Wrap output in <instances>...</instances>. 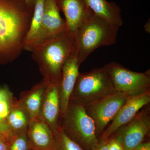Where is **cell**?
<instances>
[{
  "label": "cell",
  "instance_id": "28",
  "mask_svg": "<svg viewBox=\"0 0 150 150\" xmlns=\"http://www.w3.org/2000/svg\"><path fill=\"white\" fill-rule=\"evenodd\" d=\"M4 121L5 120H2L0 119V129H1L3 123L4 122Z\"/></svg>",
  "mask_w": 150,
  "mask_h": 150
},
{
  "label": "cell",
  "instance_id": "19",
  "mask_svg": "<svg viewBox=\"0 0 150 150\" xmlns=\"http://www.w3.org/2000/svg\"><path fill=\"white\" fill-rule=\"evenodd\" d=\"M55 150H84L65 134L60 127L54 133Z\"/></svg>",
  "mask_w": 150,
  "mask_h": 150
},
{
  "label": "cell",
  "instance_id": "3",
  "mask_svg": "<svg viewBox=\"0 0 150 150\" xmlns=\"http://www.w3.org/2000/svg\"><path fill=\"white\" fill-rule=\"evenodd\" d=\"M119 28L94 14L83 23L74 35L75 50L79 64L98 48L115 44Z\"/></svg>",
  "mask_w": 150,
  "mask_h": 150
},
{
  "label": "cell",
  "instance_id": "17",
  "mask_svg": "<svg viewBox=\"0 0 150 150\" xmlns=\"http://www.w3.org/2000/svg\"><path fill=\"white\" fill-rule=\"evenodd\" d=\"M86 1L96 16L118 27L123 24L121 9L115 2L106 0H86Z\"/></svg>",
  "mask_w": 150,
  "mask_h": 150
},
{
  "label": "cell",
  "instance_id": "14",
  "mask_svg": "<svg viewBox=\"0 0 150 150\" xmlns=\"http://www.w3.org/2000/svg\"><path fill=\"white\" fill-rule=\"evenodd\" d=\"M26 134L30 149L55 150L54 133L39 117L31 119Z\"/></svg>",
  "mask_w": 150,
  "mask_h": 150
},
{
  "label": "cell",
  "instance_id": "24",
  "mask_svg": "<svg viewBox=\"0 0 150 150\" xmlns=\"http://www.w3.org/2000/svg\"><path fill=\"white\" fill-rule=\"evenodd\" d=\"M93 150H108V140L99 141V144Z\"/></svg>",
  "mask_w": 150,
  "mask_h": 150
},
{
  "label": "cell",
  "instance_id": "9",
  "mask_svg": "<svg viewBox=\"0 0 150 150\" xmlns=\"http://www.w3.org/2000/svg\"><path fill=\"white\" fill-rule=\"evenodd\" d=\"M150 102V90L139 95L129 98L110 124L98 137L99 141H107L112 138L118 129L130 122Z\"/></svg>",
  "mask_w": 150,
  "mask_h": 150
},
{
  "label": "cell",
  "instance_id": "26",
  "mask_svg": "<svg viewBox=\"0 0 150 150\" xmlns=\"http://www.w3.org/2000/svg\"><path fill=\"white\" fill-rule=\"evenodd\" d=\"M26 4L32 9L34 10L35 3L37 0H24Z\"/></svg>",
  "mask_w": 150,
  "mask_h": 150
},
{
  "label": "cell",
  "instance_id": "21",
  "mask_svg": "<svg viewBox=\"0 0 150 150\" xmlns=\"http://www.w3.org/2000/svg\"><path fill=\"white\" fill-rule=\"evenodd\" d=\"M15 135L8 129L5 121L0 129V150H9Z\"/></svg>",
  "mask_w": 150,
  "mask_h": 150
},
{
  "label": "cell",
  "instance_id": "27",
  "mask_svg": "<svg viewBox=\"0 0 150 150\" xmlns=\"http://www.w3.org/2000/svg\"><path fill=\"white\" fill-rule=\"evenodd\" d=\"M149 21H148V22L146 23L144 25L145 30L148 32H149V30L150 32V21L149 23Z\"/></svg>",
  "mask_w": 150,
  "mask_h": 150
},
{
  "label": "cell",
  "instance_id": "29",
  "mask_svg": "<svg viewBox=\"0 0 150 150\" xmlns=\"http://www.w3.org/2000/svg\"><path fill=\"white\" fill-rule=\"evenodd\" d=\"M30 150H36V149H30Z\"/></svg>",
  "mask_w": 150,
  "mask_h": 150
},
{
  "label": "cell",
  "instance_id": "25",
  "mask_svg": "<svg viewBox=\"0 0 150 150\" xmlns=\"http://www.w3.org/2000/svg\"><path fill=\"white\" fill-rule=\"evenodd\" d=\"M133 150H150V142L142 143L137 146Z\"/></svg>",
  "mask_w": 150,
  "mask_h": 150
},
{
  "label": "cell",
  "instance_id": "15",
  "mask_svg": "<svg viewBox=\"0 0 150 150\" xmlns=\"http://www.w3.org/2000/svg\"><path fill=\"white\" fill-rule=\"evenodd\" d=\"M45 0H37L30 25L25 39L23 49L32 52L42 44V17Z\"/></svg>",
  "mask_w": 150,
  "mask_h": 150
},
{
  "label": "cell",
  "instance_id": "11",
  "mask_svg": "<svg viewBox=\"0 0 150 150\" xmlns=\"http://www.w3.org/2000/svg\"><path fill=\"white\" fill-rule=\"evenodd\" d=\"M59 84L47 85L38 116L49 126L53 133L60 127L61 112Z\"/></svg>",
  "mask_w": 150,
  "mask_h": 150
},
{
  "label": "cell",
  "instance_id": "5",
  "mask_svg": "<svg viewBox=\"0 0 150 150\" xmlns=\"http://www.w3.org/2000/svg\"><path fill=\"white\" fill-rule=\"evenodd\" d=\"M60 127L84 150H93L99 144L93 120L83 105L69 103L66 115L60 120Z\"/></svg>",
  "mask_w": 150,
  "mask_h": 150
},
{
  "label": "cell",
  "instance_id": "1",
  "mask_svg": "<svg viewBox=\"0 0 150 150\" xmlns=\"http://www.w3.org/2000/svg\"><path fill=\"white\" fill-rule=\"evenodd\" d=\"M33 11L24 0H0V63L14 62L24 50Z\"/></svg>",
  "mask_w": 150,
  "mask_h": 150
},
{
  "label": "cell",
  "instance_id": "4",
  "mask_svg": "<svg viewBox=\"0 0 150 150\" xmlns=\"http://www.w3.org/2000/svg\"><path fill=\"white\" fill-rule=\"evenodd\" d=\"M103 67L79 73L71 94L69 103L85 106L115 92Z\"/></svg>",
  "mask_w": 150,
  "mask_h": 150
},
{
  "label": "cell",
  "instance_id": "23",
  "mask_svg": "<svg viewBox=\"0 0 150 150\" xmlns=\"http://www.w3.org/2000/svg\"><path fill=\"white\" fill-rule=\"evenodd\" d=\"M108 150H123L122 145L114 137L108 140Z\"/></svg>",
  "mask_w": 150,
  "mask_h": 150
},
{
  "label": "cell",
  "instance_id": "7",
  "mask_svg": "<svg viewBox=\"0 0 150 150\" xmlns=\"http://www.w3.org/2000/svg\"><path fill=\"white\" fill-rule=\"evenodd\" d=\"M128 98L124 94L115 91L84 106L86 112L93 120L98 138Z\"/></svg>",
  "mask_w": 150,
  "mask_h": 150
},
{
  "label": "cell",
  "instance_id": "8",
  "mask_svg": "<svg viewBox=\"0 0 150 150\" xmlns=\"http://www.w3.org/2000/svg\"><path fill=\"white\" fill-rule=\"evenodd\" d=\"M150 131L149 104L141 109L130 122L118 129L112 137L120 142L123 150H133L142 143Z\"/></svg>",
  "mask_w": 150,
  "mask_h": 150
},
{
  "label": "cell",
  "instance_id": "16",
  "mask_svg": "<svg viewBox=\"0 0 150 150\" xmlns=\"http://www.w3.org/2000/svg\"><path fill=\"white\" fill-rule=\"evenodd\" d=\"M48 84L43 79L30 89L22 92L20 95L18 102L31 119L39 116L43 94Z\"/></svg>",
  "mask_w": 150,
  "mask_h": 150
},
{
  "label": "cell",
  "instance_id": "10",
  "mask_svg": "<svg viewBox=\"0 0 150 150\" xmlns=\"http://www.w3.org/2000/svg\"><path fill=\"white\" fill-rule=\"evenodd\" d=\"M80 66L75 48L63 66L62 77L59 84L61 119L65 116L68 110L70 96L79 73Z\"/></svg>",
  "mask_w": 150,
  "mask_h": 150
},
{
  "label": "cell",
  "instance_id": "20",
  "mask_svg": "<svg viewBox=\"0 0 150 150\" xmlns=\"http://www.w3.org/2000/svg\"><path fill=\"white\" fill-rule=\"evenodd\" d=\"M15 97L7 86L0 88V119L5 120L11 110Z\"/></svg>",
  "mask_w": 150,
  "mask_h": 150
},
{
  "label": "cell",
  "instance_id": "22",
  "mask_svg": "<svg viewBox=\"0 0 150 150\" xmlns=\"http://www.w3.org/2000/svg\"><path fill=\"white\" fill-rule=\"evenodd\" d=\"M30 149L26 132L15 135L9 149V150Z\"/></svg>",
  "mask_w": 150,
  "mask_h": 150
},
{
  "label": "cell",
  "instance_id": "12",
  "mask_svg": "<svg viewBox=\"0 0 150 150\" xmlns=\"http://www.w3.org/2000/svg\"><path fill=\"white\" fill-rule=\"evenodd\" d=\"M64 15L67 30L74 35L81 24L94 14L86 0H55Z\"/></svg>",
  "mask_w": 150,
  "mask_h": 150
},
{
  "label": "cell",
  "instance_id": "6",
  "mask_svg": "<svg viewBox=\"0 0 150 150\" xmlns=\"http://www.w3.org/2000/svg\"><path fill=\"white\" fill-rule=\"evenodd\" d=\"M103 67L115 91L129 98L150 90L149 70L144 73L134 72L115 62L108 63Z\"/></svg>",
  "mask_w": 150,
  "mask_h": 150
},
{
  "label": "cell",
  "instance_id": "18",
  "mask_svg": "<svg viewBox=\"0 0 150 150\" xmlns=\"http://www.w3.org/2000/svg\"><path fill=\"white\" fill-rule=\"evenodd\" d=\"M31 118L15 98L5 121L7 126L14 135L26 132Z\"/></svg>",
  "mask_w": 150,
  "mask_h": 150
},
{
  "label": "cell",
  "instance_id": "2",
  "mask_svg": "<svg viewBox=\"0 0 150 150\" xmlns=\"http://www.w3.org/2000/svg\"><path fill=\"white\" fill-rule=\"evenodd\" d=\"M74 49V35L67 30L32 51L33 59L47 83H59L63 66Z\"/></svg>",
  "mask_w": 150,
  "mask_h": 150
},
{
  "label": "cell",
  "instance_id": "13",
  "mask_svg": "<svg viewBox=\"0 0 150 150\" xmlns=\"http://www.w3.org/2000/svg\"><path fill=\"white\" fill-rule=\"evenodd\" d=\"M42 25V44L67 30L66 21L60 15L55 0H45Z\"/></svg>",
  "mask_w": 150,
  "mask_h": 150
}]
</instances>
